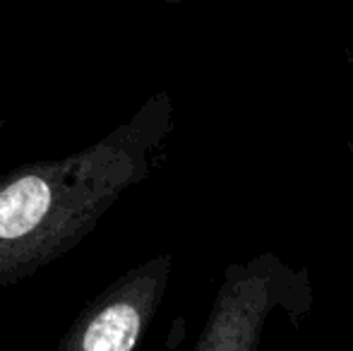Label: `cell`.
Masks as SVG:
<instances>
[{"mask_svg": "<svg viewBox=\"0 0 353 351\" xmlns=\"http://www.w3.org/2000/svg\"><path fill=\"white\" fill-rule=\"evenodd\" d=\"M171 132L173 99L159 92L84 150L0 174V289L77 248L123 192L152 176Z\"/></svg>", "mask_w": 353, "mask_h": 351, "instance_id": "6da1fadb", "label": "cell"}, {"mask_svg": "<svg viewBox=\"0 0 353 351\" xmlns=\"http://www.w3.org/2000/svg\"><path fill=\"white\" fill-rule=\"evenodd\" d=\"M310 305L307 270H293L272 250L228 265L192 351H260L262 332L274 310L283 308L298 320Z\"/></svg>", "mask_w": 353, "mask_h": 351, "instance_id": "7a4b0ae2", "label": "cell"}, {"mask_svg": "<svg viewBox=\"0 0 353 351\" xmlns=\"http://www.w3.org/2000/svg\"><path fill=\"white\" fill-rule=\"evenodd\" d=\"M171 272V253H159L123 272L84 305L56 351H137L166 296Z\"/></svg>", "mask_w": 353, "mask_h": 351, "instance_id": "3957f363", "label": "cell"}, {"mask_svg": "<svg viewBox=\"0 0 353 351\" xmlns=\"http://www.w3.org/2000/svg\"><path fill=\"white\" fill-rule=\"evenodd\" d=\"M349 63H351V68H353V53H349Z\"/></svg>", "mask_w": 353, "mask_h": 351, "instance_id": "277c9868", "label": "cell"}, {"mask_svg": "<svg viewBox=\"0 0 353 351\" xmlns=\"http://www.w3.org/2000/svg\"><path fill=\"white\" fill-rule=\"evenodd\" d=\"M0 121H3V111H0Z\"/></svg>", "mask_w": 353, "mask_h": 351, "instance_id": "5b68a950", "label": "cell"}]
</instances>
